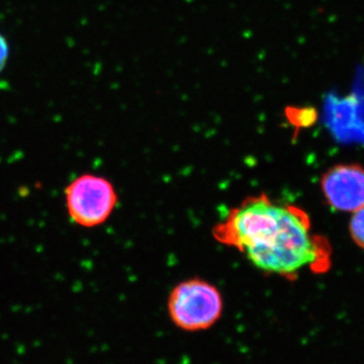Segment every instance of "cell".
Segmentation results:
<instances>
[{"mask_svg":"<svg viewBox=\"0 0 364 364\" xmlns=\"http://www.w3.org/2000/svg\"><path fill=\"white\" fill-rule=\"evenodd\" d=\"M213 236L237 249L261 272L291 282L304 270L323 273L331 267V246L313 234L305 210L264 193L248 196L232 208Z\"/></svg>","mask_w":364,"mask_h":364,"instance_id":"cell-1","label":"cell"},{"mask_svg":"<svg viewBox=\"0 0 364 364\" xmlns=\"http://www.w3.org/2000/svg\"><path fill=\"white\" fill-rule=\"evenodd\" d=\"M7 57H9V46L6 39L0 35V72L6 66Z\"/></svg>","mask_w":364,"mask_h":364,"instance_id":"cell-6","label":"cell"},{"mask_svg":"<svg viewBox=\"0 0 364 364\" xmlns=\"http://www.w3.org/2000/svg\"><path fill=\"white\" fill-rule=\"evenodd\" d=\"M224 309V298L220 289L198 277L179 282L167 299L170 322L186 333L212 329L221 320Z\"/></svg>","mask_w":364,"mask_h":364,"instance_id":"cell-2","label":"cell"},{"mask_svg":"<svg viewBox=\"0 0 364 364\" xmlns=\"http://www.w3.org/2000/svg\"><path fill=\"white\" fill-rule=\"evenodd\" d=\"M349 233L354 243L364 250V207L352 213Z\"/></svg>","mask_w":364,"mask_h":364,"instance_id":"cell-5","label":"cell"},{"mask_svg":"<svg viewBox=\"0 0 364 364\" xmlns=\"http://www.w3.org/2000/svg\"><path fill=\"white\" fill-rule=\"evenodd\" d=\"M320 184L326 202L334 210L354 213L364 207V167L360 164L335 165L323 174Z\"/></svg>","mask_w":364,"mask_h":364,"instance_id":"cell-4","label":"cell"},{"mask_svg":"<svg viewBox=\"0 0 364 364\" xmlns=\"http://www.w3.org/2000/svg\"><path fill=\"white\" fill-rule=\"evenodd\" d=\"M65 202L67 213L74 224L95 228L111 217L117 203V195L111 181L85 173L67 186Z\"/></svg>","mask_w":364,"mask_h":364,"instance_id":"cell-3","label":"cell"}]
</instances>
